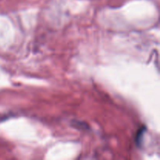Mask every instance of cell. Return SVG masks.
Returning a JSON list of instances; mask_svg holds the SVG:
<instances>
[{"label": "cell", "mask_w": 160, "mask_h": 160, "mask_svg": "<svg viewBox=\"0 0 160 160\" xmlns=\"http://www.w3.org/2000/svg\"><path fill=\"white\" fill-rule=\"evenodd\" d=\"M145 131V128L144 127V128H141L140 130L138 131V132L137 133V135H136V143H137V145H138L139 143H141L142 142V137H143L144 135V132Z\"/></svg>", "instance_id": "obj_1"}]
</instances>
